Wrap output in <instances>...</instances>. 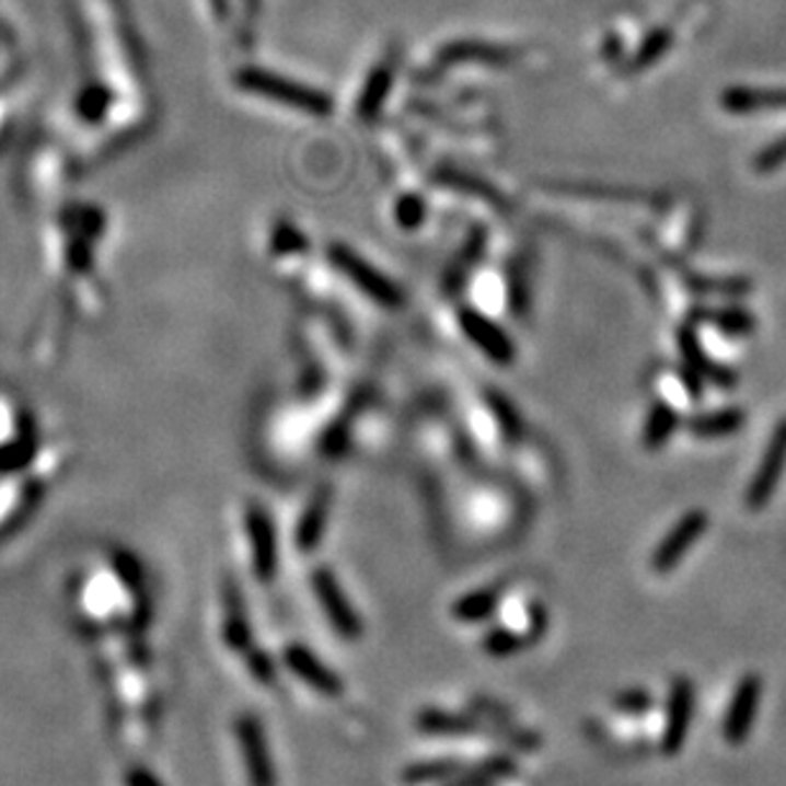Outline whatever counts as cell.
Returning a JSON list of instances; mask_svg holds the SVG:
<instances>
[{"label": "cell", "mask_w": 786, "mask_h": 786, "mask_svg": "<svg viewBox=\"0 0 786 786\" xmlns=\"http://www.w3.org/2000/svg\"><path fill=\"white\" fill-rule=\"evenodd\" d=\"M238 88L266 100H276V103H284L307 115H320V118L335 111L333 100L325 92L307 88L302 82H291L287 77L264 72V69H243V72H238Z\"/></svg>", "instance_id": "6da1fadb"}, {"label": "cell", "mask_w": 786, "mask_h": 786, "mask_svg": "<svg viewBox=\"0 0 786 786\" xmlns=\"http://www.w3.org/2000/svg\"><path fill=\"white\" fill-rule=\"evenodd\" d=\"M327 256L333 261L337 271H340L345 279L356 284V287L363 291L366 297H371L373 302L389 307V310H396V307L404 304V291H401L386 274H381L379 268L368 264L366 258H360L356 251H350L348 245L333 243L327 248Z\"/></svg>", "instance_id": "7a4b0ae2"}, {"label": "cell", "mask_w": 786, "mask_h": 786, "mask_svg": "<svg viewBox=\"0 0 786 786\" xmlns=\"http://www.w3.org/2000/svg\"><path fill=\"white\" fill-rule=\"evenodd\" d=\"M233 728L238 745H241L248 786H279V772H276L271 749H268L264 723L253 713H241Z\"/></svg>", "instance_id": "3957f363"}, {"label": "cell", "mask_w": 786, "mask_h": 786, "mask_svg": "<svg viewBox=\"0 0 786 786\" xmlns=\"http://www.w3.org/2000/svg\"><path fill=\"white\" fill-rule=\"evenodd\" d=\"M312 588L314 596H317L322 611H325L327 621L333 623V628L340 634L345 641H358L363 636V621L356 608L350 605L348 596H345L343 585L337 582V577L330 573L327 567H320L312 573Z\"/></svg>", "instance_id": "277c9868"}, {"label": "cell", "mask_w": 786, "mask_h": 786, "mask_svg": "<svg viewBox=\"0 0 786 786\" xmlns=\"http://www.w3.org/2000/svg\"><path fill=\"white\" fill-rule=\"evenodd\" d=\"M245 534L251 542V565L261 582H271L279 569V539L264 506L251 504L245 511Z\"/></svg>", "instance_id": "5b68a950"}, {"label": "cell", "mask_w": 786, "mask_h": 786, "mask_svg": "<svg viewBox=\"0 0 786 786\" xmlns=\"http://www.w3.org/2000/svg\"><path fill=\"white\" fill-rule=\"evenodd\" d=\"M707 523H710V519H707V511H700V508H695V511L684 513L682 519L674 523L672 531L661 539L657 550H654V554H651L654 573L657 575L672 573V569L684 559V554L692 550V544H695L697 539L705 534Z\"/></svg>", "instance_id": "8992f818"}, {"label": "cell", "mask_w": 786, "mask_h": 786, "mask_svg": "<svg viewBox=\"0 0 786 786\" xmlns=\"http://www.w3.org/2000/svg\"><path fill=\"white\" fill-rule=\"evenodd\" d=\"M784 467H786V419L776 424L764 458H761L756 475H753V481L749 485V493H745V504H749V508L759 511V508H764L768 500H772Z\"/></svg>", "instance_id": "52a82bcc"}, {"label": "cell", "mask_w": 786, "mask_h": 786, "mask_svg": "<svg viewBox=\"0 0 786 786\" xmlns=\"http://www.w3.org/2000/svg\"><path fill=\"white\" fill-rule=\"evenodd\" d=\"M692 713H695V684L687 677H677L672 692H669L667 726L661 733V751L667 756H677L684 749L692 726Z\"/></svg>", "instance_id": "ba28073f"}, {"label": "cell", "mask_w": 786, "mask_h": 786, "mask_svg": "<svg viewBox=\"0 0 786 786\" xmlns=\"http://www.w3.org/2000/svg\"><path fill=\"white\" fill-rule=\"evenodd\" d=\"M458 320H460L462 333L467 335V340L473 345H477V348H481L485 356L493 360V363H500V366L513 363L516 348H513L511 337H508L504 330L496 325V322H490L481 312L470 310V307H465V310H460Z\"/></svg>", "instance_id": "9c48e42d"}, {"label": "cell", "mask_w": 786, "mask_h": 786, "mask_svg": "<svg viewBox=\"0 0 786 786\" xmlns=\"http://www.w3.org/2000/svg\"><path fill=\"white\" fill-rule=\"evenodd\" d=\"M111 565H113V573L118 575L123 588L128 590L130 603H134V615H130V623H134V628L143 631L151 623V613H153L149 590H146L143 565L138 562L134 552H126V550H115L111 557Z\"/></svg>", "instance_id": "30bf717a"}, {"label": "cell", "mask_w": 786, "mask_h": 786, "mask_svg": "<svg viewBox=\"0 0 786 786\" xmlns=\"http://www.w3.org/2000/svg\"><path fill=\"white\" fill-rule=\"evenodd\" d=\"M759 697H761V680L756 674L743 677L738 682L736 695L730 700L726 723H723V736L730 745H741L745 736L751 733L753 720H756L759 710Z\"/></svg>", "instance_id": "8fae6325"}, {"label": "cell", "mask_w": 786, "mask_h": 786, "mask_svg": "<svg viewBox=\"0 0 786 786\" xmlns=\"http://www.w3.org/2000/svg\"><path fill=\"white\" fill-rule=\"evenodd\" d=\"M284 664H287L304 684H310L312 690H317L320 695H325V697L343 695L345 684L340 677H337L333 669L325 664V661H320L317 657H314L307 646H299V644L287 646V649H284Z\"/></svg>", "instance_id": "7c38bea8"}, {"label": "cell", "mask_w": 786, "mask_h": 786, "mask_svg": "<svg viewBox=\"0 0 786 786\" xmlns=\"http://www.w3.org/2000/svg\"><path fill=\"white\" fill-rule=\"evenodd\" d=\"M222 603H226V623H222V638H226L228 649L233 651H251L253 649V631L245 615L243 592L238 588L235 580H226L222 588Z\"/></svg>", "instance_id": "4fadbf2b"}, {"label": "cell", "mask_w": 786, "mask_h": 786, "mask_svg": "<svg viewBox=\"0 0 786 786\" xmlns=\"http://www.w3.org/2000/svg\"><path fill=\"white\" fill-rule=\"evenodd\" d=\"M544 628H546L544 605H531V626L527 634H516V631L508 628H496L483 638V649L496 659L511 657V654H519L523 649H529L531 644H536L539 638L544 636Z\"/></svg>", "instance_id": "5bb4252c"}, {"label": "cell", "mask_w": 786, "mask_h": 786, "mask_svg": "<svg viewBox=\"0 0 786 786\" xmlns=\"http://www.w3.org/2000/svg\"><path fill=\"white\" fill-rule=\"evenodd\" d=\"M680 350H682L684 366H687L690 371H695L697 375H703V379L713 381L715 386L730 389V386H736V383H738V375L730 371V368L715 366V363H710V360H707V356L703 352V345H700V340H697L695 327L687 325V327L680 330Z\"/></svg>", "instance_id": "9a60e30c"}, {"label": "cell", "mask_w": 786, "mask_h": 786, "mask_svg": "<svg viewBox=\"0 0 786 786\" xmlns=\"http://www.w3.org/2000/svg\"><path fill=\"white\" fill-rule=\"evenodd\" d=\"M330 504H333V493H330V488L325 485V488H320L317 493H314L310 506L304 508L302 519H299V527H297V546L302 552H312L320 546L322 534H325V527H327Z\"/></svg>", "instance_id": "2e32d148"}, {"label": "cell", "mask_w": 786, "mask_h": 786, "mask_svg": "<svg viewBox=\"0 0 786 786\" xmlns=\"http://www.w3.org/2000/svg\"><path fill=\"white\" fill-rule=\"evenodd\" d=\"M416 726H419L421 733L429 736H470L477 733V730H485V723L481 715H458V713H444V710H424L416 718Z\"/></svg>", "instance_id": "e0dca14e"}, {"label": "cell", "mask_w": 786, "mask_h": 786, "mask_svg": "<svg viewBox=\"0 0 786 786\" xmlns=\"http://www.w3.org/2000/svg\"><path fill=\"white\" fill-rule=\"evenodd\" d=\"M504 600V585H490V588L467 592L452 605V619L462 623H477L490 619Z\"/></svg>", "instance_id": "ac0fdd59"}, {"label": "cell", "mask_w": 786, "mask_h": 786, "mask_svg": "<svg viewBox=\"0 0 786 786\" xmlns=\"http://www.w3.org/2000/svg\"><path fill=\"white\" fill-rule=\"evenodd\" d=\"M393 82V65L391 61H381V67H375L371 77H368L363 92H360L358 100V118L371 123L379 118L383 100H386L389 90Z\"/></svg>", "instance_id": "d6986e66"}, {"label": "cell", "mask_w": 786, "mask_h": 786, "mask_svg": "<svg viewBox=\"0 0 786 786\" xmlns=\"http://www.w3.org/2000/svg\"><path fill=\"white\" fill-rule=\"evenodd\" d=\"M723 107L730 113H759V111H786V92L782 90H728L723 95Z\"/></svg>", "instance_id": "ffe728a7"}, {"label": "cell", "mask_w": 786, "mask_h": 786, "mask_svg": "<svg viewBox=\"0 0 786 786\" xmlns=\"http://www.w3.org/2000/svg\"><path fill=\"white\" fill-rule=\"evenodd\" d=\"M743 424H745L743 408L730 406V408H720V412L700 414L695 419H690V431L703 439H718V437L736 435Z\"/></svg>", "instance_id": "44dd1931"}, {"label": "cell", "mask_w": 786, "mask_h": 786, "mask_svg": "<svg viewBox=\"0 0 786 786\" xmlns=\"http://www.w3.org/2000/svg\"><path fill=\"white\" fill-rule=\"evenodd\" d=\"M513 774H516L513 759L490 756L481 761L477 766H465V772L454 776L452 782H447V786H496Z\"/></svg>", "instance_id": "7402d4cb"}, {"label": "cell", "mask_w": 786, "mask_h": 786, "mask_svg": "<svg viewBox=\"0 0 786 786\" xmlns=\"http://www.w3.org/2000/svg\"><path fill=\"white\" fill-rule=\"evenodd\" d=\"M465 772V766L454 759H437V761H421V764H412L404 768L401 782L406 786H427V784H447L454 776Z\"/></svg>", "instance_id": "603a6c76"}, {"label": "cell", "mask_w": 786, "mask_h": 786, "mask_svg": "<svg viewBox=\"0 0 786 786\" xmlns=\"http://www.w3.org/2000/svg\"><path fill=\"white\" fill-rule=\"evenodd\" d=\"M490 61V65H500V61L513 59V51L508 49H498V46H488V44H475V42H462V44H452L439 54V61L442 65H458V61Z\"/></svg>", "instance_id": "cb8c5ba5"}, {"label": "cell", "mask_w": 786, "mask_h": 786, "mask_svg": "<svg viewBox=\"0 0 786 786\" xmlns=\"http://www.w3.org/2000/svg\"><path fill=\"white\" fill-rule=\"evenodd\" d=\"M677 429V412L664 401L654 404L649 412V419H646L644 427V447L646 450H657V447L667 444L669 437L674 435Z\"/></svg>", "instance_id": "d4e9b609"}, {"label": "cell", "mask_w": 786, "mask_h": 786, "mask_svg": "<svg viewBox=\"0 0 786 786\" xmlns=\"http://www.w3.org/2000/svg\"><path fill=\"white\" fill-rule=\"evenodd\" d=\"M508 299L516 317H523L531 307V261L527 253L516 256L511 266V281H508Z\"/></svg>", "instance_id": "484cf974"}, {"label": "cell", "mask_w": 786, "mask_h": 786, "mask_svg": "<svg viewBox=\"0 0 786 786\" xmlns=\"http://www.w3.org/2000/svg\"><path fill=\"white\" fill-rule=\"evenodd\" d=\"M483 248H485V230L475 228L465 241V245H462L460 256L452 264L450 274H447V291H454V287H460V284L465 281V276L473 271V266L483 258Z\"/></svg>", "instance_id": "4316f807"}, {"label": "cell", "mask_w": 786, "mask_h": 786, "mask_svg": "<svg viewBox=\"0 0 786 786\" xmlns=\"http://www.w3.org/2000/svg\"><path fill=\"white\" fill-rule=\"evenodd\" d=\"M437 180L447 184L450 189L465 192V195L481 197V199H485V203L500 205V195L490 187V184L475 180V176H470L465 172H458V169H442V172H437Z\"/></svg>", "instance_id": "83f0119b"}, {"label": "cell", "mask_w": 786, "mask_h": 786, "mask_svg": "<svg viewBox=\"0 0 786 786\" xmlns=\"http://www.w3.org/2000/svg\"><path fill=\"white\" fill-rule=\"evenodd\" d=\"M705 317L726 335L743 337L756 330V320H753V314H749L745 310H715L710 314H705Z\"/></svg>", "instance_id": "f1b7e54d"}, {"label": "cell", "mask_w": 786, "mask_h": 786, "mask_svg": "<svg viewBox=\"0 0 786 786\" xmlns=\"http://www.w3.org/2000/svg\"><path fill=\"white\" fill-rule=\"evenodd\" d=\"M488 404H490V408H493V416H496L498 427L504 429V435H506L508 439H519L523 424H521V414L516 412L511 401H508V398L504 396V393L490 391V393H488Z\"/></svg>", "instance_id": "f546056e"}, {"label": "cell", "mask_w": 786, "mask_h": 786, "mask_svg": "<svg viewBox=\"0 0 786 786\" xmlns=\"http://www.w3.org/2000/svg\"><path fill=\"white\" fill-rule=\"evenodd\" d=\"M695 291H707V294H726V297H743L751 291L749 279H690Z\"/></svg>", "instance_id": "4dcf8cb0"}, {"label": "cell", "mask_w": 786, "mask_h": 786, "mask_svg": "<svg viewBox=\"0 0 786 786\" xmlns=\"http://www.w3.org/2000/svg\"><path fill=\"white\" fill-rule=\"evenodd\" d=\"M424 215H427V205L419 195H404L396 203V222L404 230H414L421 226Z\"/></svg>", "instance_id": "1f68e13d"}, {"label": "cell", "mask_w": 786, "mask_h": 786, "mask_svg": "<svg viewBox=\"0 0 786 786\" xmlns=\"http://www.w3.org/2000/svg\"><path fill=\"white\" fill-rule=\"evenodd\" d=\"M271 248L276 253H304L307 251V238L299 233L297 226L281 222V226H276L274 235H271Z\"/></svg>", "instance_id": "d6a6232c"}, {"label": "cell", "mask_w": 786, "mask_h": 786, "mask_svg": "<svg viewBox=\"0 0 786 786\" xmlns=\"http://www.w3.org/2000/svg\"><path fill=\"white\" fill-rule=\"evenodd\" d=\"M245 664H248V672L256 677V682H261V684L276 682V664L266 651H261V649L245 651Z\"/></svg>", "instance_id": "836d02e7"}, {"label": "cell", "mask_w": 786, "mask_h": 786, "mask_svg": "<svg viewBox=\"0 0 786 786\" xmlns=\"http://www.w3.org/2000/svg\"><path fill=\"white\" fill-rule=\"evenodd\" d=\"M667 46H669V31H657V34H651L649 42H646L641 46V51L636 54V59H634V65H631V69H644V67L654 65V61H657L661 54L667 51Z\"/></svg>", "instance_id": "e575fe53"}, {"label": "cell", "mask_w": 786, "mask_h": 786, "mask_svg": "<svg viewBox=\"0 0 786 786\" xmlns=\"http://www.w3.org/2000/svg\"><path fill=\"white\" fill-rule=\"evenodd\" d=\"M615 707H619L621 713L641 715L651 707V695L646 690H626L615 697Z\"/></svg>", "instance_id": "d590c367"}, {"label": "cell", "mask_w": 786, "mask_h": 786, "mask_svg": "<svg viewBox=\"0 0 786 786\" xmlns=\"http://www.w3.org/2000/svg\"><path fill=\"white\" fill-rule=\"evenodd\" d=\"M784 161H786V136L779 138V141H774L766 151L759 153V157H756V172L759 174H768V172H774V169H779Z\"/></svg>", "instance_id": "8d00e7d4"}, {"label": "cell", "mask_w": 786, "mask_h": 786, "mask_svg": "<svg viewBox=\"0 0 786 786\" xmlns=\"http://www.w3.org/2000/svg\"><path fill=\"white\" fill-rule=\"evenodd\" d=\"M123 786H164V782H161L151 768L134 766L123 774Z\"/></svg>", "instance_id": "74e56055"}]
</instances>
